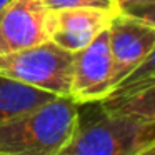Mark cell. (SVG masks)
I'll list each match as a JSON object with an SVG mask.
<instances>
[{
  "mask_svg": "<svg viewBox=\"0 0 155 155\" xmlns=\"http://www.w3.org/2000/svg\"><path fill=\"white\" fill-rule=\"evenodd\" d=\"M78 107L72 97L58 95L0 124V155H60L77 132Z\"/></svg>",
  "mask_w": 155,
  "mask_h": 155,
  "instance_id": "1",
  "label": "cell"
},
{
  "mask_svg": "<svg viewBox=\"0 0 155 155\" xmlns=\"http://www.w3.org/2000/svg\"><path fill=\"white\" fill-rule=\"evenodd\" d=\"M74 138L60 155H155V118H135L87 104Z\"/></svg>",
  "mask_w": 155,
  "mask_h": 155,
  "instance_id": "2",
  "label": "cell"
},
{
  "mask_svg": "<svg viewBox=\"0 0 155 155\" xmlns=\"http://www.w3.org/2000/svg\"><path fill=\"white\" fill-rule=\"evenodd\" d=\"M72 68L74 54L52 40L0 55V75L62 97H70Z\"/></svg>",
  "mask_w": 155,
  "mask_h": 155,
  "instance_id": "3",
  "label": "cell"
},
{
  "mask_svg": "<svg viewBox=\"0 0 155 155\" xmlns=\"http://www.w3.org/2000/svg\"><path fill=\"white\" fill-rule=\"evenodd\" d=\"M112 70L114 65L107 27L87 47L74 52L70 97L78 105L104 100L114 90Z\"/></svg>",
  "mask_w": 155,
  "mask_h": 155,
  "instance_id": "4",
  "label": "cell"
},
{
  "mask_svg": "<svg viewBox=\"0 0 155 155\" xmlns=\"http://www.w3.org/2000/svg\"><path fill=\"white\" fill-rule=\"evenodd\" d=\"M50 10L42 0H12L0 10V55L50 40Z\"/></svg>",
  "mask_w": 155,
  "mask_h": 155,
  "instance_id": "5",
  "label": "cell"
},
{
  "mask_svg": "<svg viewBox=\"0 0 155 155\" xmlns=\"http://www.w3.org/2000/svg\"><path fill=\"white\" fill-rule=\"evenodd\" d=\"M114 88L138 67L155 45V27L118 12L108 25Z\"/></svg>",
  "mask_w": 155,
  "mask_h": 155,
  "instance_id": "6",
  "label": "cell"
},
{
  "mask_svg": "<svg viewBox=\"0 0 155 155\" xmlns=\"http://www.w3.org/2000/svg\"><path fill=\"white\" fill-rule=\"evenodd\" d=\"M118 12L90 7L50 12L48 17L50 40L74 54L87 47L104 28H107Z\"/></svg>",
  "mask_w": 155,
  "mask_h": 155,
  "instance_id": "7",
  "label": "cell"
},
{
  "mask_svg": "<svg viewBox=\"0 0 155 155\" xmlns=\"http://www.w3.org/2000/svg\"><path fill=\"white\" fill-rule=\"evenodd\" d=\"M58 95L0 75V124L42 107Z\"/></svg>",
  "mask_w": 155,
  "mask_h": 155,
  "instance_id": "8",
  "label": "cell"
},
{
  "mask_svg": "<svg viewBox=\"0 0 155 155\" xmlns=\"http://www.w3.org/2000/svg\"><path fill=\"white\" fill-rule=\"evenodd\" d=\"M105 112L135 118H155V78L122 95H108L98 102Z\"/></svg>",
  "mask_w": 155,
  "mask_h": 155,
  "instance_id": "9",
  "label": "cell"
},
{
  "mask_svg": "<svg viewBox=\"0 0 155 155\" xmlns=\"http://www.w3.org/2000/svg\"><path fill=\"white\" fill-rule=\"evenodd\" d=\"M153 78H155V45H153L150 54L138 64V67L135 68V70H132L108 95L127 94V92L134 90V88H138V87H142V85L152 82Z\"/></svg>",
  "mask_w": 155,
  "mask_h": 155,
  "instance_id": "10",
  "label": "cell"
},
{
  "mask_svg": "<svg viewBox=\"0 0 155 155\" xmlns=\"http://www.w3.org/2000/svg\"><path fill=\"white\" fill-rule=\"evenodd\" d=\"M44 5L50 12L57 10H67V8H102V10H114L118 12V4L115 0H42Z\"/></svg>",
  "mask_w": 155,
  "mask_h": 155,
  "instance_id": "11",
  "label": "cell"
},
{
  "mask_svg": "<svg viewBox=\"0 0 155 155\" xmlns=\"http://www.w3.org/2000/svg\"><path fill=\"white\" fill-rule=\"evenodd\" d=\"M122 14L135 17L155 27V0H127L118 4Z\"/></svg>",
  "mask_w": 155,
  "mask_h": 155,
  "instance_id": "12",
  "label": "cell"
},
{
  "mask_svg": "<svg viewBox=\"0 0 155 155\" xmlns=\"http://www.w3.org/2000/svg\"><path fill=\"white\" fill-rule=\"evenodd\" d=\"M10 2H12V0H0V10H2L7 4H10Z\"/></svg>",
  "mask_w": 155,
  "mask_h": 155,
  "instance_id": "13",
  "label": "cell"
},
{
  "mask_svg": "<svg viewBox=\"0 0 155 155\" xmlns=\"http://www.w3.org/2000/svg\"><path fill=\"white\" fill-rule=\"evenodd\" d=\"M115 2H117V4H120V2H127V0H115Z\"/></svg>",
  "mask_w": 155,
  "mask_h": 155,
  "instance_id": "14",
  "label": "cell"
}]
</instances>
